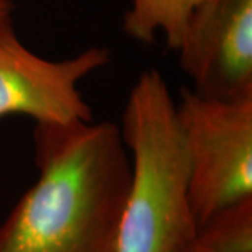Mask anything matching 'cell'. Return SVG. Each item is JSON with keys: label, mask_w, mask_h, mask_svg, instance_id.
Listing matches in <instances>:
<instances>
[{"label": "cell", "mask_w": 252, "mask_h": 252, "mask_svg": "<svg viewBox=\"0 0 252 252\" xmlns=\"http://www.w3.org/2000/svg\"><path fill=\"white\" fill-rule=\"evenodd\" d=\"M206 0H130L124 14L122 30L133 41L153 44L162 36L175 51L189 17Z\"/></svg>", "instance_id": "6"}, {"label": "cell", "mask_w": 252, "mask_h": 252, "mask_svg": "<svg viewBox=\"0 0 252 252\" xmlns=\"http://www.w3.org/2000/svg\"><path fill=\"white\" fill-rule=\"evenodd\" d=\"M175 109L199 227L225 207L252 199V97L212 98L184 89Z\"/></svg>", "instance_id": "3"}, {"label": "cell", "mask_w": 252, "mask_h": 252, "mask_svg": "<svg viewBox=\"0 0 252 252\" xmlns=\"http://www.w3.org/2000/svg\"><path fill=\"white\" fill-rule=\"evenodd\" d=\"M111 61L102 46H90L61 61L42 58L18 38L13 23L0 27V119L24 115L35 125L94 121L79 84Z\"/></svg>", "instance_id": "4"}, {"label": "cell", "mask_w": 252, "mask_h": 252, "mask_svg": "<svg viewBox=\"0 0 252 252\" xmlns=\"http://www.w3.org/2000/svg\"><path fill=\"white\" fill-rule=\"evenodd\" d=\"M14 3L11 0H0V27L13 23Z\"/></svg>", "instance_id": "8"}, {"label": "cell", "mask_w": 252, "mask_h": 252, "mask_svg": "<svg viewBox=\"0 0 252 252\" xmlns=\"http://www.w3.org/2000/svg\"><path fill=\"white\" fill-rule=\"evenodd\" d=\"M175 52L200 95L252 97V0H206L189 17Z\"/></svg>", "instance_id": "5"}, {"label": "cell", "mask_w": 252, "mask_h": 252, "mask_svg": "<svg viewBox=\"0 0 252 252\" xmlns=\"http://www.w3.org/2000/svg\"><path fill=\"white\" fill-rule=\"evenodd\" d=\"M38 178L0 224V252H117L130 160L114 122L35 125Z\"/></svg>", "instance_id": "1"}, {"label": "cell", "mask_w": 252, "mask_h": 252, "mask_svg": "<svg viewBox=\"0 0 252 252\" xmlns=\"http://www.w3.org/2000/svg\"><path fill=\"white\" fill-rule=\"evenodd\" d=\"M192 252H252V199L225 207L199 225Z\"/></svg>", "instance_id": "7"}, {"label": "cell", "mask_w": 252, "mask_h": 252, "mask_svg": "<svg viewBox=\"0 0 252 252\" xmlns=\"http://www.w3.org/2000/svg\"><path fill=\"white\" fill-rule=\"evenodd\" d=\"M118 126L130 180L117 252H192L198 225L189 202L188 154L175 98L160 70L139 74Z\"/></svg>", "instance_id": "2"}]
</instances>
